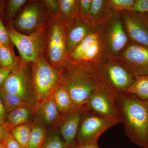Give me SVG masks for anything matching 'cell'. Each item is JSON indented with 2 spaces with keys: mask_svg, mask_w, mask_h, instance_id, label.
<instances>
[{
  "mask_svg": "<svg viewBox=\"0 0 148 148\" xmlns=\"http://www.w3.org/2000/svg\"><path fill=\"white\" fill-rule=\"evenodd\" d=\"M98 39L97 34L90 33L75 48L71 54L72 58L76 60H80L84 53Z\"/></svg>",
  "mask_w": 148,
  "mask_h": 148,
  "instance_id": "603a6c76",
  "label": "cell"
},
{
  "mask_svg": "<svg viewBox=\"0 0 148 148\" xmlns=\"http://www.w3.org/2000/svg\"><path fill=\"white\" fill-rule=\"evenodd\" d=\"M116 94L101 83L89 98L86 107L89 110L123 123L115 102Z\"/></svg>",
  "mask_w": 148,
  "mask_h": 148,
  "instance_id": "52a82bcc",
  "label": "cell"
},
{
  "mask_svg": "<svg viewBox=\"0 0 148 148\" xmlns=\"http://www.w3.org/2000/svg\"><path fill=\"white\" fill-rule=\"evenodd\" d=\"M10 42L7 29L4 25L0 13V43L9 45Z\"/></svg>",
  "mask_w": 148,
  "mask_h": 148,
  "instance_id": "d6a6232c",
  "label": "cell"
},
{
  "mask_svg": "<svg viewBox=\"0 0 148 148\" xmlns=\"http://www.w3.org/2000/svg\"><path fill=\"white\" fill-rule=\"evenodd\" d=\"M15 61L9 46L0 43V66L4 68L15 66Z\"/></svg>",
  "mask_w": 148,
  "mask_h": 148,
  "instance_id": "cb8c5ba5",
  "label": "cell"
},
{
  "mask_svg": "<svg viewBox=\"0 0 148 148\" xmlns=\"http://www.w3.org/2000/svg\"><path fill=\"white\" fill-rule=\"evenodd\" d=\"M107 42L110 51L116 54L122 50L127 43V36L119 17L111 20L107 33Z\"/></svg>",
  "mask_w": 148,
  "mask_h": 148,
  "instance_id": "7c38bea8",
  "label": "cell"
},
{
  "mask_svg": "<svg viewBox=\"0 0 148 148\" xmlns=\"http://www.w3.org/2000/svg\"><path fill=\"white\" fill-rule=\"evenodd\" d=\"M134 0H111L109 1L113 8L117 10H127L131 11L135 4Z\"/></svg>",
  "mask_w": 148,
  "mask_h": 148,
  "instance_id": "484cf974",
  "label": "cell"
},
{
  "mask_svg": "<svg viewBox=\"0 0 148 148\" xmlns=\"http://www.w3.org/2000/svg\"><path fill=\"white\" fill-rule=\"evenodd\" d=\"M122 19L127 36L135 43L148 47V22L143 14L130 11Z\"/></svg>",
  "mask_w": 148,
  "mask_h": 148,
  "instance_id": "30bf717a",
  "label": "cell"
},
{
  "mask_svg": "<svg viewBox=\"0 0 148 148\" xmlns=\"http://www.w3.org/2000/svg\"><path fill=\"white\" fill-rule=\"evenodd\" d=\"M65 46L64 35L59 25L54 24L51 29L49 46V59L53 64L60 63L65 56Z\"/></svg>",
  "mask_w": 148,
  "mask_h": 148,
  "instance_id": "5bb4252c",
  "label": "cell"
},
{
  "mask_svg": "<svg viewBox=\"0 0 148 148\" xmlns=\"http://www.w3.org/2000/svg\"><path fill=\"white\" fill-rule=\"evenodd\" d=\"M41 16V11L39 5L36 3H32L17 16L14 22V27L21 31H32L38 24Z\"/></svg>",
  "mask_w": 148,
  "mask_h": 148,
  "instance_id": "4fadbf2b",
  "label": "cell"
},
{
  "mask_svg": "<svg viewBox=\"0 0 148 148\" xmlns=\"http://www.w3.org/2000/svg\"><path fill=\"white\" fill-rule=\"evenodd\" d=\"M146 19H147V21L148 22V12H145V13H143Z\"/></svg>",
  "mask_w": 148,
  "mask_h": 148,
  "instance_id": "60d3db41",
  "label": "cell"
},
{
  "mask_svg": "<svg viewBox=\"0 0 148 148\" xmlns=\"http://www.w3.org/2000/svg\"><path fill=\"white\" fill-rule=\"evenodd\" d=\"M47 137L44 125L39 120L36 121L32 125L27 148H41Z\"/></svg>",
  "mask_w": 148,
  "mask_h": 148,
  "instance_id": "d6986e66",
  "label": "cell"
},
{
  "mask_svg": "<svg viewBox=\"0 0 148 148\" xmlns=\"http://www.w3.org/2000/svg\"><path fill=\"white\" fill-rule=\"evenodd\" d=\"M61 74L59 84L67 90L71 98L73 108L86 105L101 82L94 70L76 68Z\"/></svg>",
  "mask_w": 148,
  "mask_h": 148,
  "instance_id": "7a4b0ae2",
  "label": "cell"
},
{
  "mask_svg": "<svg viewBox=\"0 0 148 148\" xmlns=\"http://www.w3.org/2000/svg\"><path fill=\"white\" fill-rule=\"evenodd\" d=\"M58 111L63 115L73 109V102L67 90L59 84L53 90L51 95Z\"/></svg>",
  "mask_w": 148,
  "mask_h": 148,
  "instance_id": "ac0fdd59",
  "label": "cell"
},
{
  "mask_svg": "<svg viewBox=\"0 0 148 148\" xmlns=\"http://www.w3.org/2000/svg\"><path fill=\"white\" fill-rule=\"evenodd\" d=\"M61 77V74L49 65L44 58L37 60L33 69L32 78L37 106L51 96L53 90L59 84Z\"/></svg>",
  "mask_w": 148,
  "mask_h": 148,
  "instance_id": "277c9868",
  "label": "cell"
},
{
  "mask_svg": "<svg viewBox=\"0 0 148 148\" xmlns=\"http://www.w3.org/2000/svg\"><path fill=\"white\" fill-rule=\"evenodd\" d=\"M32 125L29 123L21 125L12 128L10 132L21 148H27Z\"/></svg>",
  "mask_w": 148,
  "mask_h": 148,
  "instance_id": "7402d4cb",
  "label": "cell"
},
{
  "mask_svg": "<svg viewBox=\"0 0 148 148\" xmlns=\"http://www.w3.org/2000/svg\"><path fill=\"white\" fill-rule=\"evenodd\" d=\"M68 148H100L98 144L91 145V144H77L75 143L74 145L69 147Z\"/></svg>",
  "mask_w": 148,
  "mask_h": 148,
  "instance_id": "74e56055",
  "label": "cell"
},
{
  "mask_svg": "<svg viewBox=\"0 0 148 148\" xmlns=\"http://www.w3.org/2000/svg\"><path fill=\"white\" fill-rule=\"evenodd\" d=\"M91 3V0H81L80 1L81 7L84 15H89Z\"/></svg>",
  "mask_w": 148,
  "mask_h": 148,
  "instance_id": "e575fe53",
  "label": "cell"
},
{
  "mask_svg": "<svg viewBox=\"0 0 148 148\" xmlns=\"http://www.w3.org/2000/svg\"><path fill=\"white\" fill-rule=\"evenodd\" d=\"M36 109L32 106L21 107L8 113L4 126L7 131L21 125L29 123L33 111Z\"/></svg>",
  "mask_w": 148,
  "mask_h": 148,
  "instance_id": "2e32d148",
  "label": "cell"
},
{
  "mask_svg": "<svg viewBox=\"0 0 148 148\" xmlns=\"http://www.w3.org/2000/svg\"><path fill=\"white\" fill-rule=\"evenodd\" d=\"M118 123L87 110L86 107L76 138L77 144L97 145L100 136Z\"/></svg>",
  "mask_w": 148,
  "mask_h": 148,
  "instance_id": "3957f363",
  "label": "cell"
},
{
  "mask_svg": "<svg viewBox=\"0 0 148 148\" xmlns=\"http://www.w3.org/2000/svg\"><path fill=\"white\" fill-rule=\"evenodd\" d=\"M26 70L14 66L0 90L16 94L36 108L37 101L32 81Z\"/></svg>",
  "mask_w": 148,
  "mask_h": 148,
  "instance_id": "8992f818",
  "label": "cell"
},
{
  "mask_svg": "<svg viewBox=\"0 0 148 148\" xmlns=\"http://www.w3.org/2000/svg\"><path fill=\"white\" fill-rule=\"evenodd\" d=\"M132 11L140 13L148 12V0L135 1Z\"/></svg>",
  "mask_w": 148,
  "mask_h": 148,
  "instance_id": "1f68e13d",
  "label": "cell"
},
{
  "mask_svg": "<svg viewBox=\"0 0 148 148\" xmlns=\"http://www.w3.org/2000/svg\"><path fill=\"white\" fill-rule=\"evenodd\" d=\"M0 148H5L2 144L1 143H0Z\"/></svg>",
  "mask_w": 148,
  "mask_h": 148,
  "instance_id": "b9f144b4",
  "label": "cell"
},
{
  "mask_svg": "<svg viewBox=\"0 0 148 148\" xmlns=\"http://www.w3.org/2000/svg\"><path fill=\"white\" fill-rule=\"evenodd\" d=\"M105 1L103 0H92L91 1V6L89 16L92 18H98L102 13L104 6Z\"/></svg>",
  "mask_w": 148,
  "mask_h": 148,
  "instance_id": "83f0119b",
  "label": "cell"
},
{
  "mask_svg": "<svg viewBox=\"0 0 148 148\" xmlns=\"http://www.w3.org/2000/svg\"><path fill=\"white\" fill-rule=\"evenodd\" d=\"M1 143L5 148H21L17 141L8 131H7L5 133Z\"/></svg>",
  "mask_w": 148,
  "mask_h": 148,
  "instance_id": "4dcf8cb0",
  "label": "cell"
},
{
  "mask_svg": "<svg viewBox=\"0 0 148 148\" xmlns=\"http://www.w3.org/2000/svg\"><path fill=\"white\" fill-rule=\"evenodd\" d=\"M100 49L101 45L99 42V39H98L93 42L92 45L84 53L80 60L84 61H92L99 54Z\"/></svg>",
  "mask_w": 148,
  "mask_h": 148,
  "instance_id": "4316f807",
  "label": "cell"
},
{
  "mask_svg": "<svg viewBox=\"0 0 148 148\" xmlns=\"http://www.w3.org/2000/svg\"><path fill=\"white\" fill-rule=\"evenodd\" d=\"M27 2L26 0H10L8 4L7 10L9 17L12 18L16 12Z\"/></svg>",
  "mask_w": 148,
  "mask_h": 148,
  "instance_id": "f1b7e54d",
  "label": "cell"
},
{
  "mask_svg": "<svg viewBox=\"0 0 148 148\" xmlns=\"http://www.w3.org/2000/svg\"><path fill=\"white\" fill-rule=\"evenodd\" d=\"M7 131L3 125L0 124V143H1L5 132Z\"/></svg>",
  "mask_w": 148,
  "mask_h": 148,
  "instance_id": "f35d334b",
  "label": "cell"
},
{
  "mask_svg": "<svg viewBox=\"0 0 148 148\" xmlns=\"http://www.w3.org/2000/svg\"><path fill=\"white\" fill-rule=\"evenodd\" d=\"M59 6L61 12L65 16H69L73 11L76 1L75 0H61Z\"/></svg>",
  "mask_w": 148,
  "mask_h": 148,
  "instance_id": "f546056e",
  "label": "cell"
},
{
  "mask_svg": "<svg viewBox=\"0 0 148 148\" xmlns=\"http://www.w3.org/2000/svg\"><path fill=\"white\" fill-rule=\"evenodd\" d=\"M45 2L52 11L56 13L58 12L60 9L59 2L54 0H47L45 1Z\"/></svg>",
  "mask_w": 148,
  "mask_h": 148,
  "instance_id": "8d00e7d4",
  "label": "cell"
},
{
  "mask_svg": "<svg viewBox=\"0 0 148 148\" xmlns=\"http://www.w3.org/2000/svg\"><path fill=\"white\" fill-rule=\"evenodd\" d=\"M0 98L1 99L7 113L20 107L32 106L34 108L18 95L13 93L4 92L1 90Z\"/></svg>",
  "mask_w": 148,
  "mask_h": 148,
  "instance_id": "44dd1931",
  "label": "cell"
},
{
  "mask_svg": "<svg viewBox=\"0 0 148 148\" xmlns=\"http://www.w3.org/2000/svg\"><path fill=\"white\" fill-rule=\"evenodd\" d=\"M125 66L135 77L148 75V47L136 43L127 46L121 56Z\"/></svg>",
  "mask_w": 148,
  "mask_h": 148,
  "instance_id": "9c48e42d",
  "label": "cell"
},
{
  "mask_svg": "<svg viewBox=\"0 0 148 148\" xmlns=\"http://www.w3.org/2000/svg\"><path fill=\"white\" fill-rule=\"evenodd\" d=\"M69 147L60 135L54 134L47 137L41 148H68Z\"/></svg>",
  "mask_w": 148,
  "mask_h": 148,
  "instance_id": "d4e9b609",
  "label": "cell"
},
{
  "mask_svg": "<svg viewBox=\"0 0 148 148\" xmlns=\"http://www.w3.org/2000/svg\"><path fill=\"white\" fill-rule=\"evenodd\" d=\"M85 109L86 105L79 108L71 109L62 115L58 123L61 136L69 147L75 144L80 123Z\"/></svg>",
  "mask_w": 148,
  "mask_h": 148,
  "instance_id": "8fae6325",
  "label": "cell"
},
{
  "mask_svg": "<svg viewBox=\"0 0 148 148\" xmlns=\"http://www.w3.org/2000/svg\"><path fill=\"white\" fill-rule=\"evenodd\" d=\"M94 71L101 82L116 93L126 91L136 78L125 66L114 60Z\"/></svg>",
  "mask_w": 148,
  "mask_h": 148,
  "instance_id": "5b68a950",
  "label": "cell"
},
{
  "mask_svg": "<svg viewBox=\"0 0 148 148\" xmlns=\"http://www.w3.org/2000/svg\"><path fill=\"white\" fill-rule=\"evenodd\" d=\"M8 32L11 42L15 45L22 58L26 61L35 62L39 59L42 45L39 32L30 35L22 34L14 28H9Z\"/></svg>",
  "mask_w": 148,
  "mask_h": 148,
  "instance_id": "ba28073f",
  "label": "cell"
},
{
  "mask_svg": "<svg viewBox=\"0 0 148 148\" xmlns=\"http://www.w3.org/2000/svg\"><path fill=\"white\" fill-rule=\"evenodd\" d=\"M90 28L85 23H80L74 26L69 32L66 47L69 50L75 49L89 34Z\"/></svg>",
  "mask_w": 148,
  "mask_h": 148,
  "instance_id": "e0dca14e",
  "label": "cell"
},
{
  "mask_svg": "<svg viewBox=\"0 0 148 148\" xmlns=\"http://www.w3.org/2000/svg\"><path fill=\"white\" fill-rule=\"evenodd\" d=\"M14 66L8 68L0 67V88L2 87L5 82L13 69Z\"/></svg>",
  "mask_w": 148,
  "mask_h": 148,
  "instance_id": "836d02e7",
  "label": "cell"
},
{
  "mask_svg": "<svg viewBox=\"0 0 148 148\" xmlns=\"http://www.w3.org/2000/svg\"><path fill=\"white\" fill-rule=\"evenodd\" d=\"M36 111L40 121L44 125L58 123L63 115L58 111L51 96L38 104Z\"/></svg>",
  "mask_w": 148,
  "mask_h": 148,
  "instance_id": "9a60e30c",
  "label": "cell"
},
{
  "mask_svg": "<svg viewBox=\"0 0 148 148\" xmlns=\"http://www.w3.org/2000/svg\"><path fill=\"white\" fill-rule=\"evenodd\" d=\"M7 112L3 104L1 99L0 98V124L4 125L6 119Z\"/></svg>",
  "mask_w": 148,
  "mask_h": 148,
  "instance_id": "d590c367",
  "label": "cell"
},
{
  "mask_svg": "<svg viewBox=\"0 0 148 148\" xmlns=\"http://www.w3.org/2000/svg\"><path fill=\"white\" fill-rule=\"evenodd\" d=\"M3 1H0V13L2 10L3 6Z\"/></svg>",
  "mask_w": 148,
  "mask_h": 148,
  "instance_id": "ab89813d",
  "label": "cell"
},
{
  "mask_svg": "<svg viewBox=\"0 0 148 148\" xmlns=\"http://www.w3.org/2000/svg\"><path fill=\"white\" fill-rule=\"evenodd\" d=\"M126 92L144 101L148 100V75L136 77Z\"/></svg>",
  "mask_w": 148,
  "mask_h": 148,
  "instance_id": "ffe728a7",
  "label": "cell"
},
{
  "mask_svg": "<svg viewBox=\"0 0 148 148\" xmlns=\"http://www.w3.org/2000/svg\"><path fill=\"white\" fill-rule=\"evenodd\" d=\"M115 102L127 138L139 147L148 148V100L124 91L116 93Z\"/></svg>",
  "mask_w": 148,
  "mask_h": 148,
  "instance_id": "6da1fadb",
  "label": "cell"
}]
</instances>
